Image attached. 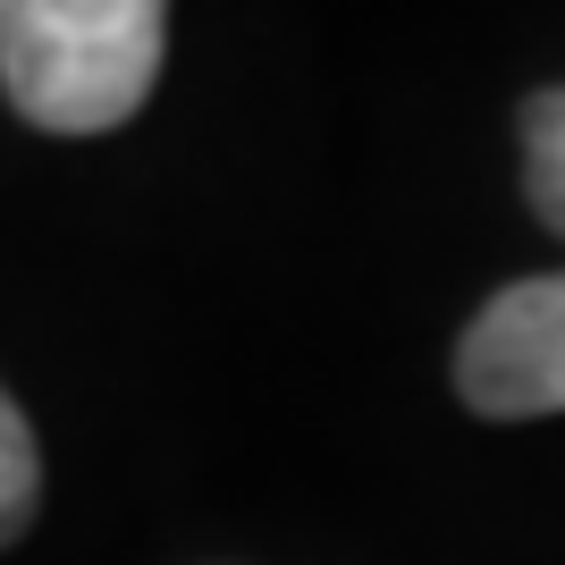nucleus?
I'll return each mask as SVG.
<instances>
[{"label": "nucleus", "instance_id": "obj_1", "mask_svg": "<svg viewBox=\"0 0 565 565\" xmlns=\"http://www.w3.org/2000/svg\"><path fill=\"white\" fill-rule=\"evenodd\" d=\"M169 0H0V85L43 136H110L143 110Z\"/></svg>", "mask_w": 565, "mask_h": 565}, {"label": "nucleus", "instance_id": "obj_3", "mask_svg": "<svg viewBox=\"0 0 565 565\" xmlns=\"http://www.w3.org/2000/svg\"><path fill=\"white\" fill-rule=\"evenodd\" d=\"M523 186H532L541 228L565 236V85L523 102Z\"/></svg>", "mask_w": 565, "mask_h": 565}, {"label": "nucleus", "instance_id": "obj_2", "mask_svg": "<svg viewBox=\"0 0 565 565\" xmlns=\"http://www.w3.org/2000/svg\"><path fill=\"white\" fill-rule=\"evenodd\" d=\"M456 388L490 423L565 414V270L523 279L472 312L465 347H456Z\"/></svg>", "mask_w": 565, "mask_h": 565}, {"label": "nucleus", "instance_id": "obj_4", "mask_svg": "<svg viewBox=\"0 0 565 565\" xmlns=\"http://www.w3.org/2000/svg\"><path fill=\"white\" fill-rule=\"evenodd\" d=\"M34 498H43V456H34V430H25V414L9 405V388H0V548L25 532Z\"/></svg>", "mask_w": 565, "mask_h": 565}]
</instances>
